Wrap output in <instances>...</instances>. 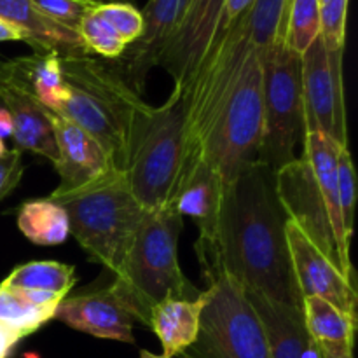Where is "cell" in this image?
I'll return each mask as SVG.
<instances>
[{
  "label": "cell",
  "instance_id": "28",
  "mask_svg": "<svg viewBox=\"0 0 358 358\" xmlns=\"http://www.w3.org/2000/svg\"><path fill=\"white\" fill-rule=\"evenodd\" d=\"M96 13L114 28V31L121 37L126 48L142 35L143 17L142 13L135 7V3L119 2V0L103 2L101 0L96 7Z\"/></svg>",
  "mask_w": 358,
  "mask_h": 358
},
{
  "label": "cell",
  "instance_id": "33",
  "mask_svg": "<svg viewBox=\"0 0 358 358\" xmlns=\"http://www.w3.org/2000/svg\"><path fill=\"white\" fill-rule=\"evenodd\" d=\"M20 341V336L0 325V358H9Z\"/></svg>",
  "mask_w": 358,
  "mask_h": 358
},
{
  "label": "cell",
  "instance_id": "31",
  "mask_svg": "<svg viewBox=\"0 0 358 358\" xmlns=\"http://www.w3.org/2000/svg\"><path fill=\"white\" fill-rule=\"evenodd\" d=\"M30 2L45 16L77 31L83 17L91 13L101 0H30Z\"/></svg>",
  "mask_w": 358,
  "mask_h": 358
},
{
  "label": "cell",
  "instance_id": "21",
  "mask_svg": "<svg viewBox=\"0 0 358 358\" xmlns=\"http://www.w3.org/2000/svg\"><path fill=\"white\" fill-rule=\"evenodd\" d=\"M0 73L20 86L48 110L59 112L65 98L62 59L56 55H38L0 62Z\"/></svg>",
  "mask_w": 358,
  "mask_h": 358
},
{
  "label": "cell",
  "instance_id": "32",
  "mask_svg": "<svg viewBox=\"0 0 358 358\" xmlns=\"http://www.w3.org/2000/svg\"><path fill=\"white\" fill-rule=\"evenodd\" d=\"M23 154L21 150H7L0 157V201L10 194L23 177Z\"/></svg>",
  "mask_w": 358,
  "mask_h": 358
},
{
  "label": "cell",
  "instance_id": "10",
  "mask_svg": "<svg viewBox=\"0 0 358 358\" xmlns=\"http://www.w3.org/2000/svg\"><path fill=\"white\" fill-rule=\"evenodd\" d=\"M343 55L345 51H329L318 35L301 56V91L306 133H324L348 145Z\"/></svg>",
  "mask_w": 358,
  "mask_h": 358
},
{
  "label": "cell",
  "instance_id": "30",
  "mask_svg": "<svg viewBox=\"0 0 358 358\" xmlns=\"http://www.w3.org/2000/svg\"><path fill=\"white\" fill-rule=\"evenodd\" d=\"M350 0H320V37L329 51H345Z\"/></svg>",
  "mask_w": 358,
  "mask_h": 358
},
{
  "label": "cell",
  "instance_id": "15",
  "mask_svg": "<svg viewBox=\"0 0 358 358\" xmlns=\"http://www.w3.org/2000/svg\"><path fill=\"white\" fill-rule=\"evenodd\" d=\"M55 318L94 338L135 345V318L112 292L110 287L100 292L65 297L56 308Z\"/></svg>",
  "mask_w": 358,
  "mask_h": 358
},
{
  "label": "cell",
  "instance_id": "17",
  "mask_svg": "<svg viewBox=\"0 0 358 358\" xmlns=\"http://www.w3.org/2000/svg\"><path fill=\"white\" fill-rule=\"evenodd\" d=\"M224 180L219 171L203 157L196 159L189 168L180 191H178L175 210L182 217L194 219L199 229L196 250H205L215 240L222 206Z\"/></svg>",
  "mask_w": 358,
  "mask_h": 358
},
{
  "label": "cell",
  "instance_id": "37",
  "mask_svg": "<svg viewBox=\"0 0 358 358\" xmlns=\"http://www.w3.org/2000/svg\"><path fill=\"white\" fill-rule=\"evenodd\" d=\"M138 358H168V357L156 355V353H150L149 350H140V357Z\"/></svg>",
  "mask_w": 358,
  "mask_h": 358
},
{
  "label": "cell",
  "instance_id": "34",
  "mask_svg": "<svg viewBox=\"0 0 358 358\" xmlns=\"http://www.w3.org/2000/svg\"><path fill=\"white\" fill-rule=\"evenodd\" d=\"M0 42H24L23 31L0 17Z\"/></svg>",
  "mask_w": 358,
  "mask_h": 358
},
{
  "label": "cell",
  "instance_id": "14",
  "mask_svg": "<svg viewBox=\"0 0 358 358\" xmlns=\"http://www.w3.org/2000/svg\"><path fill=\"white\" fill-rule=\"evenodd\" d=\"M51 121L58 145L55 168L59 175V185L55 191H76L114 170L105 150L90 133L58 112L51 110Z\"/></svg>",
  "mask_w": 358,
  "mask_h": 358
},
{
  "label": "cell",
  "instance_id": "2",
  "mask_svg": "<svg viewBox=\"0 0 358 358\" xmlns=\"http://www.w3.org/2000/svg\"><path fill=\"white\" fill-rule=\"evenodd\" d=\"M324 133H306L303 154L275 171L276 192L287 213L346 276L355 278L338 198V150Z\"/></svg>",
  "mask_w": 358,
  "mask_h": 358
},
{
  "label": "cell",
  "instance_id": "20",
  "mask_svg": "<svg viewBox=\"0 0 358 358\" xmlns=\"http://www.w3.org/2000/svg\"><path fill=\"white\" fill-rule=\"evenodd\" d=\"M76 283L73 266L58 261H34L17 266L0 287L37 306H58Z\"/></svg>",
  "mask_w": 358,
  "mask_h": 358
},
{
  "label": "cell",
  "instance_id": "16",
  "mask_svg": "<svg viewBox=\"0 0 358 358\" xmlns=\"http://www.w3.org/2000/svg\"><path fill=\"white\" fill-rule=\"evenodd\" d=\"M0 98L13 119V136L17 150L38 154L52 164L58 161L51 110L38 103L31 94L21 90L0 73Z\"/></svg>",
  "mask_w": 358,
  "mask_h": 358
},
{
  "label": "cell",
  "instance_id": "27",
  "mask_svg": "<svg viewBox=\"0 0 358 358\" xmlns=\"http://www.w3.org/2000/svg\"><path fill=\"white\" fill-rule=\"evenodd\" d=\"M96 7L83 17L77 34L91 55L94 52L107 62H115L126 51V44L115 34L114 28L96 13Z\"/></svg>",
  "mask_w": 358,
  "mask_h": 358
},
{
  "label": "cell",
  "instance_id": "7",
  "mask_svg": "<svg viewBox=\"0 0 358 358\" xmlns=\"http://www.w3.org/2000/svg\"><path fill=\"white\" fill-rule=\"evenodd\" d=\"M262 140V55L250 49L233 90L210 124L199 157L208 161L224 184L259 161Z\"/></svg>",
  "mask_w": 358,
  "mask_h": 358
},
{
  "label": "cell",
  "instance_id": "25",
  "mask_svg": "<svg viewBox=\"0 0 358 358\" xmlns=\"http://www.w3.org/2000/svg\"><path fill=\"white\" fill-rule=\"evenodd\" d=\"M56 308L58 306L31 304L13 290L0 287V325L13 331L21 339L34 334L51 318H55Z\"/></svg>",
  "mask_w": 358,
  "mask_h": 358
},
{
  "label": "cell",
  "instance_id": "1",
  "mask_svg": "<svg viewBox=\"0 0 358 358\" xmlns=\"http://www.w3.org/2000/svg\"><path fill=\"white\" fill-rule=\"evenodd\" d=\"M287 222L275 171L257 161L224 184L215 240L205 250H196L205 278L227 273L269 299L303 308L287 243Z\"/></svg>",
  "mask_w": 358,
  "mask_h": 358
},
{
  "label": "cell",
  "instance_id": "26",
  "mask_svg": "<svg viewBox=\"0 0 358 358\" xmlns=\"http://www.w3.org/2000/svg\"><path fill=\"white\" fill-rule=\"evenodd\" d=\"M320 35V0H290L285 44L303 56Z\"/></svg>",
  "mask_w": 358,
  "mask_h": 358
},
{
  "label": "cell",
  "instance_id": "24",
  "mask_svg": "<svg viewBox=\"0 0 358 358\" xmlns=\"http://www.w3.org/2000/svg\"><path fill=\"white\" fill-rule=\"evenodd\" d=\"M17 227L27 240L42 247L59 245L70 236L65 208L49 198L23 203L17 212Z\"/></svg>",
  "mask_w": 358,
  "mask_h": 358
},
{
  "label": "cell",
  "instance_id": "13",
  "mask_svg": "<svg viewBox=\"0 0 358 358\" xmlns=\"http://www.w3.org/2000/svg\"><path fill=\"white\" fill-rule=\"evenodd\" d=\"M189 0H149L143 7L142 35L114 63L126 83L138 94L145 90L150 70L157 66Z\"/></svg>",
  "mask_w": 358,
  "mask_h": 358
},
{
  "label": "cell",
  "instance_id": "35",
  "mask_svg": "<svg viewBox=\"0 0 358 358\" xmlns=\"http://www.w3.org/2000/svg\"><path fill=\"white\" fill-rule=\"evenodd\" d=\"M13 136V119L10 114L7 112V108L0 107V140L10 138Z\"/></svg>",
  "mask_w": 358,
  "mask_h": 358
},
{
  "label": "cell",
  "instance_id": "3",
  "mask_svg": "<svg viewBox=\"0 0 358 358\" xmlns=\"http://www.w3.org/2000/svg\"><path fill=\"white\" fill-rule=\"evenodd\" d=\"M62 59L65 98L58 114L90 133L112 168L126 171L133 131L149 103L119 73L114 63L87 56Z\"/></svg>",
  "mask_w": 358,
  "mask_h": 358
},
{
  "label": "cell",
  "instance_id": "12",
  "mask_svg": "<svg viewBox=\"0 0 358 358\" xmlns=\"http://www.w3.org/2000/svg\"><path fill=\"white\" fill-rule=\"evenodd\" d=\"M226 0H189L157 66H163L173 79V87L185 94L205 58L219 24Z\"/></svg>",
  "mask_w": 358,
  "mask_h": 358
},
{
  "label": "cell",
  "instance_id": "23",
  "mask_svg": "<svg viewBox=\"0 0 358 358\" xmlns=\"http://www.w3.org/2000/svg\"><path fill=\"white\" fill-rule=\"evenodd\" d=\"M303 317L308 334L322 352L332 355L353 353L357 317L339 310L329 301L317 296L303 297Z\"/></svg>",
  "mask_w": 358,
  "mask_h": 358
},
{
  "label": "cell",
  "instance_id": "19",
  "mask_svg": "<svg viewBox=\"0 0 358 358\" xmlns=\"http://www.w3.org/2000/svg\"><path fill=\"white\" fill-rule=\"evenodd\" d=\"M0 17L20 28L24 44L38 55H56L59 58L91 55L76 30L45 16L31 6L30 0H0Z\"/></svg>",
  "mask_w": 358,
  "mask_h": 358
},
{
  "label": "cell",
  "instance_id": "9",
  "mask_svg": "<svg viewBox=\"0 0 358 358\" xmlns=\"http://www.w3.org/2000/svg\"><path fill=\"white\" fill-rule=\"evenodd\" d=\"M304 128L301 56L285 41H278L262 55V140L259 163L273 171L297 157Z\"/></svg>",
  "mask_w": 358,
  "mask_h": 358
},
{
  "label": "cell",
  "instance_id": "6",
  "mask_svg": "<svg viewBox=\"0 0 358 358\" xmlns=\"http://www.w3.org/2000/svg\"><path fill=\"white\" fill-rule=\"evenodd\" d=\"M65 208L70 234L98 264L121 269L145 210L133 196L124 171L110 170L84 187L48 196Z\"/></svg>",
  "mask_w": 358,
  "mask_h": 358
},
{
  "label": "cell",
  "instance_id": "4",
  "mask_svg": "<svg viewBox=\"0 0 358 358\" xmlns=\"http://www.w3.org/2000/svg\"><path fill=\"white\" fill-rule=\"evenodd\" d=\"M184 217L175 208L145 210L110 289L135 322L149 327L150 311L164 299L194 301L201 290L187 280L178 262Z\"/></svg>",
  "mask_w": 358,
  "mask_h": 358
},
{
  "label": "cell",
  "instance_id": "29",
  "mask_svg": "<svg viewBox=\"0 0 358 358\" xmlns=\"http://www.w3.org/2000/svg\"><path fill=\"white\" fill-rule=\"evenodd\" d=\"M338 198L345 231L352 238L353 224H355L357 175L348 147H339L338 150Z\"/></svg>",
  "mask_w": 358,
  "mask_h": 358
},
{
  "label": "cell",
  "instance_id": "38",
  "mask_svg": "<svg viewBox=\"0 0 358 358\" xmlns=\"http://www.w3.org/2000/svg\"><path fill=\"white\" fill-rule=\"evenodd\" d=\"M6 152H7V149H6V145H3V140H0V157H2Z\"/></svg>",
  "mask_w": 358,
  "mask_h": 358
},
{
  "label": "cell",
  "instance_id": "22",
  "mask_svg": "<svg viewBox=\"0 0 358 358\" xmlns=\"http://www.w3.org/2000/svg\"><path fill=\"white\" fill-rule=\"evenodd\" d=\"M203 304L201 290V296L194 301L164 299L152 308L149 329L159 339L164 357L177 358L196 341Z\"/></svg>",
  "mask_w": 358,
  "mask_h": 358
},
{
  "label": "cell",
  "instance_id": "36",
  "mask_svg": "<svg viewBox=\"0 0 358 358\" xmlns=\"http://www.w3.org/2000/svg\"><path fill=\"white\" fill-rule=\"evenodd\" d=\"M320 350V348H318ZM320 358H353V353H345V355H332V353L322 352L320 350Z\"/></svg>",
  "mask_w": 358,
  "mask_h": 358
},
{
  "label": "cell",
  "instance_id": "40",
  "mask_svg": "<svg viewBox=\"0 0 358 358\" xmlns=\"http://www.w3.org/2000/svg\"><path fill=\"white\" fill-rule=\"evenodd\" d=\"M0 107H2V98H0Z\"/></svg>",
  "mask_w": 358,
  "mask_h": 358
},
{
  "label": "cell",
  "instance_id": "18",
  "mask_svg": "<svg viewBox=\"0 0 358 358\" xmlns=\"http://www.w3.org/2000/svg\"><path fill=\"white\" fill-rule=\"evenodd\" d=\"M268 336L271 358H320L317 343L308 334L303 310L278 303L243 287Z\"/></svg>",
  "mask_w": 358,
  "mask_h": 358
},
{
  "label": "cell",
  "instance_id": "11",
  "mask_svg": "<svg viewBox=\"0 0 358 358\" xmlns=\"http://www.w3.org/2000/svg\"><path fill=\"white\" fill-rule=\"evenodd\" d=\"M287 243L301 296H317L357 317V280L346 276L299 227L287 222Z\"/></svg>",
  "mask_w": 358,
  "mask_h": 358
},
{
  "label": "cell",
  "instance_id": "39",
  "mask_svg": "<svg viewBox=\"0 0 358 358\" xmlns=\"http://www.w3.org/2000/svg\"><path fill=\"white\" fill-rule=\"evenodd\" d=\"M119 2H128V3H133V0H119Z\"/></svg>",
  "mask_w": 358,
  "mask_h": 358
},
{
  "label": "cell",
  "instance_id": "5",
  "mask_svg": "<svg viewBox=\"0 0 358 358\" xmlns=\"http://www.w3.org/2000/svg\"><path fill=\"white\" fill-rule=\"evenodd\" d=\"M189 170L184 93L173 87L161 107L138 117L129 147L126 178L143 210L175 208Z\"/></svg>",
  "mask_w": 358,
  "mask_h": 358
},
{
  "label": "cell",
  "instance_id": "8",
  "mask_svg": "<svg viewBox=\"0 0 358 358\" xmlns=\"http://www.w3.org/2000/svg\"><path fill=\"white\" fill-rule=\"evenodd\" d=\"M206 282L198 338L178 358H271L266 329L243 285L227 273Z\"/></svg>",
  "mask_w": 358,
  "mask_h": 358
}]
</instances>
